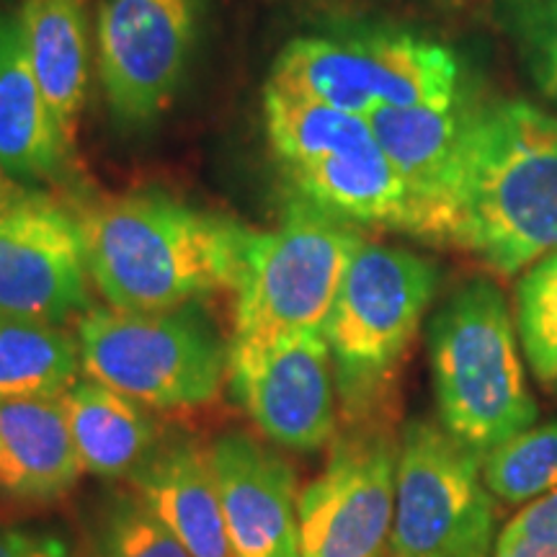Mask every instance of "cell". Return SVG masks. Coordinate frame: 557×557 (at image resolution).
<instances>
[{
  "mask_svg": "<svg viewBox=\"0 0 557 557\" xmlns=\"http://www.w3.org/2000/svg\"><path fill=\"white\" fill-rule=\"evenodd\" d=\"M438 246L517 278L557 250V116L527 101L472 107Z\"/></svg>",
  "mask_w": 557,
  "mask_h": 557,
  "instance_id": "obj_1",
  "label": "cell"
},
{
  "mask_svg": "<svg viewBox=\"0 0 557 557\" xmlns=\"http://www.w3.org/2000/svg\"><path fill=\"white\" fill-rule=\"evenodd\" d=\"M90 282L109 308L169 312L238 289L256 233L160 191L78 214Z\"/></svg>",
  "mask_w": 557,
  "mask_h": 557,
  "instance_id": "obj_2",
  "label": "cell"
},
{
  "mask_svg": "<svg viewBox=\"0 0 557 557\" xmlns=\"http://www.w3.org/2000/svg\"><path fill=\"white\" fill-rule=\"evenodd\" d=\"M436 289L438 267L423 253L361 243L323 329L338 426L398 423L403 369Z\"/></svg>",
  "mask_w": 557,
  "mask_h": 557,
  "instance_id": "obj_3",
  "label": "cell"
},
{
  "mask_svg": "<svg viewBox=\"0 0 557 557\" xmlns=\"http://www.w3.org/2000/svg\"><path fill=\"white\" fill-rule=\"evenodd\" d=\"M438 423L480 459L537 423L513 310L493 278L455 287L429 320Z\"/></svg>",
  "mask_w": 557,
  "mask_h": 557,
  "instance_id": "obj_4",
  "label": "cell"
},
{
  "mask_svg": "<svg viewBox=\"0 0 557 557\" xmlns=\"http://www.w3.org/2000/svg\"><path fill=\"white\" fill-rule=\"evenodd\" d=\"M364 235L320 209L289 199L274 233H256L235 289L227 372L259 361L292 338L323 333Z\"/></svg>",
  "mask_w": 557,
  "mask_h": 557,
  "instance_id": "obj_5",
  "label": "cell"
},
{
  "mask_svg": "<svg viewBox=\"0 0 557 557\" xmlns=\"http://www.w3.org/2000/svg\"><path fill=\"white\" fill-rule=\"evenodd\" d=\"M75 336L88 380L150 410L207 406L227 377V344L199 305L169 312L90 308Z\"/></svg>",
  "mask_w": 557,
  "mask_h": 557,
  "instance_id": "obj_6",
  "label": "cell"
},
{
  "mask_svg": "<svg viewBox=\"0 0 557 557\" xmlns=\"http://www.w3.org/2000/svg\"><path fill=\"white\" fill-rule=\"evenodd\" d=\"M496 517L483 459L438 421L403 423L387 557H493Z\"/></svg>",
  "mask_w": 557,
  "mask_h": 557,
  "instance_id": "obj_7",
  "label": "cell"
},
{
  "mask_svg": "<svg viewBox=\"0 0 557 557\" xmlns=\"http://www.w3.org/2000/svg\"><path fill=\"white\" fill-rule=\"evenodd\" d=\"M205 0H101L99 81L111 120L148 127L171 107L194 65Z\"/></svg>",
  "mask_w": 557,
  "mask_h": 557,
  "instance_id": "obj_8",
  "label": "cell"
},
{
  "mask_svg": "<svg viewBox=\"0 0 557 557\" xmlns=\"http://www.w3.org/2000/svg\"><path fill=\"white\" fill-rule=\"evenodd\" d=\"M398 423L338 426L329 462L299 491V555L382 557L395 517Z\"/></svg>",
  "mask_w": 557,
  "mask_h": 557,
  "instance_id": "obj_9",
  "label": "cell"
},
{
  "mask_svg": "<svg viewBox=\"0 0 557 557\" xmlns=\"http://www.w3.org/2000/svg\"><path fill=\"white\" fill-rule=\"evenodd\" d=\"M81 218L34 186L0 189V318L65 325L90 310Z\"/></svg>",
  "mask_w": 557,
  "mask_h": 557,
  "instance_id": "obj_10",
  "label": "cell"
},
{
  "mask_svg": "<svg viewBox=\"0 0 557 557\" xmlns=\"http://www.w3.org/2000/svg\"><path fill=\"white\" fill-rule=\"evenodd\" d=\"M230 393L278 447L315 451L338 434V395L323 333L292 338L227 372Z\"/></svg>",
  "mask_w": 557,
  "mask_h": 557,
  "instance_id": "obj_11",
  "label": "cell"
},
{
  "mask_svg": "<svg viewBox=\"0 0 557 557\" xmlns=\"http://www.w3.org/2000/svg\"><path fill=\"white\" fill-rule=\"evenodd\" d=\"M235 557L299 555V493L287 459L243 431L207 447Z\"/></svg>",
  "mask_w": 557,
  "mask_h": 557,
  "instance_id": "obj_12",
  "label": "cell"
},
{
  "mask_svg": "<svg viewBox=\"0 0 557 557\" xmlns=\"http://www.w3.org/2000/svg\"><path fill=\"white\" fill-rule=\"evenodd\" d=\"M472 103L462 99L444 107H380L369 114L374 143L406 181L413 201V238L436 243L455 181L459 148Z\"/></svg>",
  "mask_w": 557,
  "mask_h": 557,
  "instance_id": "obj_13",
  "label": "cell"
},
{
  "mask_svg": "<svg viewBox=\"0 0 557 557\" xmlns=\"http://www.w3.org/2000/svg\"><path fill=\"white\" fill-rule=\"evenodd\" d=\"M73 156L32 70L21 13H0V169L18 186L60 184Z\"/></svg>",
  "mask_w": 557,
  "mask_h": 557,
  "instance_id": "obj_14",
  "label": "cell"
},
{
  "mask_svg": "<svg viewBox=\"0 0 557 557\" xmlns=\"http://www.w3.org/2000/svg\"><path fill=\"white\" fill-rule=\"evenodd\" d=\"M292 199L354 227L413 233V201L406 181L372 139L284 171Z\"/></svg>",
  "mask_w": 557,
  "mask_h": 557,
  "instance_id": "obj_15",
  "label": "cell"
},
{
  "mask_svg": "<svg viewBox=\"0 0 557 557\" xmlns=\"http://www.w3.org/2000/svg\"><path fill=\"white\" fill-rule=\"evenodd\" d=\"M129 480L191 557H235L207 449L191 438H163Z\"/></svg>",
  "mask_w": 557,
  "mask_h": 557,
  "instance_id": "obj_16",
  "label": "cell"
},
{
  "mask_svg": "<svg viewBox=\"0 0 557 557\" xmlns=\"http://www.w3.org/2000/svg\"><path fill=\"white\" fill-rule=\"evenodd\" d=\"M83 472L62 395L0 400V498L52 504Z\"/></svg>",
  "mask_w": 557,
  "mask_h": 557,
  "instance_id": "obj_17",
  "label": "cell"
},
{
  "mask_svg": "<svg viewBox=\"0 0 557 557\" xmlns=\"http://www.w3.org/2000/svg\"><path fill=\"white\" fill-rule=\"evenodd\" d=\"M18 13L41 94L75 150L90 83L86 0H24Z\"/></svg>",
  "mask_w": 557,
  "mask_h": 557,
  "instance_id": "obj_18",
  "label": "cell"
},
{
  "mask_svg": "<svg viewBox=\"0 0 557 557\" xmlns=\"http://www.w3.org/2000/svg\"><path fill=\"white\" fill-rule=\"evenodd\" d=\"M62 406L83 470L96 478L129 480L163 442L150 408L96 380L75 382Z\"/></svg>",
  "mask_w": 557,
  "mask_h": 557,
  "instance_id": "obj_19",
  "label": "cell"
},
{
  "mask_svg": "<svg viewBox=\"0 0 557 557\" xmlns=\"http://www.w3.org/2000/svg\"><path fill=\"white\" fill-rule=\"evenodd\" d=\"M357 58L359 81L380 107H444L462 99V75L451 50L410 34L346 37Z\"/></svg>",
  "mask_w": 557,
  "mask_h": 557,
  "instance_id": "obj_20",
  "label": "cell"
},
{
  "mask_svg": "<svg viewBox=\"0 0 557 557\" xmlns=\"http://www.w3.org/2000/svg\"><path fill=\"white\" fill-rule=\"evenodd\" d=\"M78 372V336L65 325L0 318V400L60 398Z\"/></svg>",
  "mask_w": 557,
  "mask_h": 557,
  "instance_id": "obj_21",
  "label": "cell"
},
{
  "mask_svg": "<svg viewBox=\"0 0 557 557\" xmlns=\"http://www.w3.org/2000/svg\"><path fill=\"white\" fill-rule=\"evenodd\" d=\"M263 127L282 171L315 163L331 152L372 139L364 116L302 99L269 83L263 86Z\"/></svg>",
  "mask_w": 557,
  "mask_h": 557,
  "instance_id": "obj_22",
  "label": "cell"
},
{
  "mask_svg": "<svg viewBox=\"0 0 557 557\" xmlns=\"http://www.w3.org/2000/svg\"><path fill=\"white\" fill-rule=\"evenodd\" d=\"M269 86L369 120L377 103L367 96L346 39H292L274 62Z\"/></svg>",
  "mask_w": 557,
  "mask_h": 557,
  "instance_id": "obj_23",
  "label": "cell"
},
{
  "mask_svg": "<svg viewBox=\"0 0 557 557\" xmlns=\"http://www.w3.org/2000/svg\"><path fill=\"white\" fill-rule=\"evenodd\" d=\"M483 480L496 504L508 508L557 491V418L534 423L485 455Z\"/></svg>",
  "mask_w": 557,
  "mask_h": 557,
  "instance_id": "obj_24",
  "label": "cell"
},
{
  "mask_svg": "<svg viewBox=\"0 0 557 557\" xmlns=\"http://www.w3.org/2000/svg\"><path fill=\"white\" fill-rule=\"evenodd\" d=\"M83 557H191L137 493L116 491L88 521Z\"/></svg>",
  "mask_w": 557,
  "mask_h": 557,
  "instance_id": "obj_25",
  "label": "cell"
},
{
  "mask_svg": "<svg viewBox=\"0 0 557 557\" xmlns=\"http://www.w3.org/2000/svg\"><path fill=\"white\" fill-rule=\"evenodd\" d=\"M513 323L527 369L545 389L557 387V250L517 276Z\"/></svg>",
  "mask_w": 557,
  "mask_h": 557,
  "instance_id": "obj_26",
  "label": "cell"
},
{
  "mask_svg": "<svg viewBox=\"0 0 557 557\" xmlns=\"http://www.w3.org/2000/svg\"><path fill=\"white\" fill-rule=\"evenodd\" d=\"M529 65L542 94L557 107V0H542L529 18Z\"/></svg>",
  "mask_w": 557,
  "mask_h": 557,
  "instance_id": "obj_27",
  "label": "cell"
},
{
  "mask_svg": "<svg viewBox=\"0 0 557 557\" xmlns=\"http://www.w3.org/2000/svg\"><path fill=\"white\" fill-rule=\"evenodd\" d=\"M500 534L532 542H557V491L521 506L506 521Z\"/></svg>",
  "mask_w": 557,
  "mask_h": 557,
  "instance_id": "obj_28",
  "label": "cell"
},
{
  "mask_svg": "<svg viewBox=\"0 0 557 557\" xmlns=\"http://www.w3.org/2000/svg\"><path fill=\"white\" fill-rule=\"evenodd\" d=\"M0 557H73L60 540L26 532L16 527H0Z\"/></svg>",
  "mask_w": 557,
  "mask_h": 557,
  "instance_id": "obj_29",
  "label": "cell"
},
{
  "mask_svg": "<svg viewBox=\"0 0 557 557\" xmlns=\"http://www.w3.org/2000/svg\"><path fill=\"white\" fill-rule=\"evenodd\" d=\"M493 557H557V542H532L498 532Z\"/></svg>",
  "mask_w": 557,
  "mask_h": 557,
  "instance_id": "obj_30",
  "label": "cell"
},
{
  "mask_svg": "<svg viewBox=\"0 0 557 557\" xmlns=\"http://www.w3.org/2000/svg\"><path fill=\"white\" fill-rule=\"evenodd\" d=\"M9 184V178H5V173H3V169H0V189H3V186Z\"/></svg>",
  "mask_w": 557,
  "mask_h": 557,
  "instance_id": "obj_31",
  "label": "cell"
},
{
  "mask_svg": "<svg viewBox=\"0 0 557 557\" xmlns=\"http://www.w3.org/2000/svg\"><path fill=\"white\" fill-rule=\"evenodd\" d=\"M555 393H557V387H555Z\"/></svg>",
  "mask_w": 557,
  "mask_h": 557,
  "instance_id": "obj_32",
  "label": "cell"
}]
</instances>
